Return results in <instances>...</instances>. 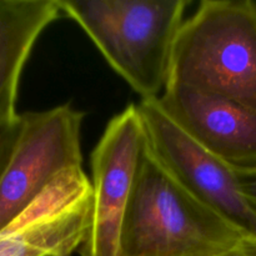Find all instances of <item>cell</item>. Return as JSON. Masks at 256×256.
Segmentation results:
<instances>
[{
	"label": "cell",
	"instance_id": "1",
	"mask_svg": "<svg viewBox=\"0 0 256 256\" xmlns=\"http://www.w3.org/2000/svg\"><path fill=\"white\" fill-rule=\"evenodd\" d=\"M249 239L190 194L146 144L118 256H222Z\"/></svg>",
	"mask_w": 256,
	"mask_h": 256
},
{
	"label": "cell",
	"instance_id": "2",
	"mask_svg": "<svg viewBox=\"0 0 256 256\" xmlns=\"http://www.w3.org/2000/svg\"><path fill=\"white\" fill-rule=\"evenodd\" d=\"M140 100L162 96L188 0H59Z\"/></svg>",
	"mask_w": 256,
	"mask_h": 256
},
{
	"label": "cell",
	"instance_id": "3",
	"mask_svg": "<svg viewBox=\"0 0 256 256\" xmlns=\"http://www.w3.org/2000/svg\"><path fill=\"white\" fill-rule=\"evenodd\" d=\"M168 85L256 110V2L202 0L178 32Z\"/></svg>",
	"mask_w": 256,
	"mask_h": 256
},
{
	"label": "cell",
	"instance_id": "4",
	"mask_svg": "<svg viewBox=\"0 0 256 256\" xmlns=\"http://www.w3.org/2000/svg\"><path fill=\"white\" fill-rule=\"evenodd\" d=\"M85 112L72 104L22 114V130L0 176V232L58 179L82 168Z\"/></svg>",
	"mask_w": 256,
	"mask_h": 256
},
{
	"label": "cell",
	"instance_id": "5",
	"mask_svg": "<svg viewBox=\"0 0 256 256\" xmlns=\"http://www.w3.org/2000/svg\"><path fill=\"white\" fill-rule=\"evenodd\" d=\"M148 144L170 174L196 199L256 240V212L236 169L198 144L162 110L158 99L140 100Z\"/></svg>",
	"mask_w": 256,
	"mask_h": 256
},
{
	"label": "cell",
	"instance_id": "6",
	"mask_svg": "<svg viewBox=\"0 0 256 256\" xmlns=\"http://www.w3.org/2000/svg\"><path fill=\"white\" fill-rule=\"evenodd\" d=\"M146 144L136 104H129L109 120L92 152V219L78 250L80 256H118L125 212Z\"/></svg>",
	"mask_w": 256,
	"mask_h": 256
},
{
	"label": "cell",
	"instance_id": "7",
	"mask_svg": "<svg viewBox=\"0 0 256 256\" xmlns=\"http://www.w3.org/2000/svg\"><path fill=\"white\" fill-rule=\"evenodd\" d=\"M92 208L84 170L66 172L0 232V256H72L86 236Z\"/></svg>",
	"mask_w": 256,
	"mask_h": 256
},
{
	"label": "cell",
	"instance_id": "8",
	"mask_svg": "<svg viewBox=\"0 0 256 256\" xmlns=\"http://www.w3.org/2000/svg\"><path fill=\"white\" fill-rule=\"evenodd\" d=\"M158 102L212 155L236 170L256 169V110L184 85H168Z\"/></svg>",
	"mask_w": 256,
	"mask_h": 256
},
{
	"label": "cell",
	"instance_id": "9",
	"mask_svg": "<svg viewBox=\"0 0 256 256\" xmlns=\"http://www.w3.org/2000/svg\"><path fill=\"white\" fill-rule=\"evenodd\" d=\"M62 15L59 0H0V122L19 116L25 64L42 32Z\"/></svg>",
	"mask_w": 256,
	"mask_h": 256
},
{
	"label": "cell",
	"instance_id": "10",
	"mask_svg": "<svg viewBox=\"0 0 256 256\" xmlns=\"http://www.w3.org/2000/svg\"><path fill=\"white\" fill-rule=\"evenodd\" d=\"M22 130V114L12 120L0 122V176L6 166Z\"/></svg>",
	"mask_w": 256,
	"mask_h": 256
},
{
	"label": "cell",
	"instance_id": "11",
	"mask_svg": "<svg viewBox=\"0 0 256 256\" xmlns=\"http://www.w3.org/2000/svg\"><path fill=\"white\" fill-rule=\"evenodd\" d=\"M242 182V192L248 202L256 212V169L255 170H236Z\"/></svg>",
	"mask_w": 256,
	"mask_h": 256
},
{
	"label": "cell",
	"instance_id": "12",
	"mask_svg": "<svg viewBox=\"0 0 256 256\" xmlns=\"http://www.w3.org/2000/svg\"><path fill=\"white\" fill-rule=\"evenodd\" d=\"M222 256H256V240L249 239Z\"/></svg>",
	"mask_w": 256,
	"mask_h": 256
}]
</instances>
